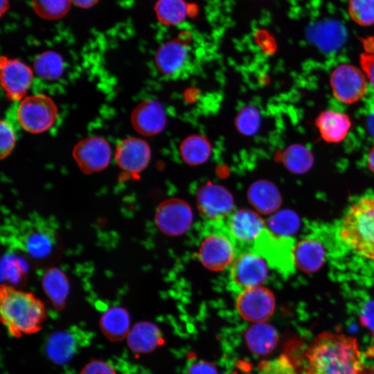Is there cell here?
Here are the masks:
<instances>
[{
  "mask_svg": "<svg viewBox=\"0 0 374 374\" xmlns=\"http://www.w3.org/2000/svg\"><path fill=\"white\" fill-rule=\"evenodd\" d=\"M305 357V374H361L364 359L355 338L324 332L314 337Z\"/></svg>",
  "mask_w": 374,
  "mask_h": 374,
  "instance_id": "1",
  "label": "cell"
},
{
  "mask_svg": "<svg viewBox=\"0 0 374 374\" xmlns=\"http://www.w3.org/2000/svg\"><path fill=\"white\" fill-rule=\"evenodd\" d=\"M0 313L2 323L16 338L40 330L46 317L45 305L40 299L33 293L8 285H1Z\"/></svg>",
  "mask_w": 374,
  "mask_h": 374,
  "instance_id": "2",
  "label": "cell"
},
{
  "mask_svg": "<svg viewBox=\"0 0 374 374\" xmlns=\"http://www.w3.org/2000/svg\"><path fill=\"white\" fill-rule=\"evenodd\" d=\"M338 235L355 255L374 261V195L350 205L339 222Z\"/></svg>",
  "mask_w": 374,
  "mask_h": 374,
  "instance_id": "3",
  "label": "cell"
},
{
  "mask_svg": "<svg viewBox=\"0 0 374 374\" xmlns=\"http://www.w3.org/2000/svg\"><path fill=\"white\" fill-rule=\"evenodd\" d=\"M224 220L208 221L198 247L201 263L211 271H220L229 268L238 253Z\"/></svg>",
  "mask_w": 374,
  "mask_h": 374,
  "instance_id": "4",
  "label": "cell"
},
{
  "mask_svg": "<svg viewBox=\"0 0 374 374\" xmlns=\"http://www.w3.org/2000/svg\"><path fill=\"white\" fill-rule=\"evenodd\" d=\"M57 117L54 101L44 94L24 97L17 107V118L19 125L26 132L39 134L47 131Z\"/></svg>",
  "mask_w": 374,
  "mask_h": 374,
  "instance_id": "5",
  "label": "cell"
},
{
  "mask_svg": "<svg viewBox=\"0 0 374 374\" xmlns=\"http://www.w3.org/2000/svg\"><path fill=\"white\" fill-rule=\"evenodd\" d=\"M294 244L290 237L278 235L266 227L251 250L262 257L269 267L283 274H290L295 267Z\"/></svg>",
  "mask_w": 374,
  "mask_h": 374,
  "instance_id": "6",
  "label": "cell"
},
{
  "mask_svg": "<svg viewBox=\"0 0 374 374\" xmlns=\"http://www.w3.org/2000/svg\"><path fill=\"white\" fill-rule=\"evenodd\" d=\"M265 260L253 250L242 251L229 267V285L238 294L248 288L261 285L268 275Z\"/></svg>",
  "mask_w": 374,
  "mask_h": 374,
  "instance_id": "7",
  "label": "cell"
},
{
  "mask_svg": "<svg viewBox=\"0 0 374 374\" xmlns=\"http://www.w3.org/2000/svg\"><path fill=\"white\" fill-rule=\"evenodd\" d=\"M224 223L238 253L251 250L256 240L267 227L258 212L247 208L234 211Z\"/></svg>",
  "mask_w": 374,
  "mask_h": 374,
  "instance_id": "8",
  "label": "cell"
},
{
  "mask_svg": "<svg viewBox=\"0 0 374 374\" xmlns=\"http://www.w3.org/2000/svg\"><path fill=\"white\" fill-rule=\"evenodd\" d=\"M330 82L334 96L343 103H356L368 93L365 73L352 64H344L336 67L331 73Z\"/></svg>",
  "mask_w": 374,
  "mask_h": 374,
  "instance_id": "9",
  "label": "cell"
},
{
  "mask_svg": "<svg viewBox=\"0 0 374 374\" xmlns=\"http://www.w3.org/2000/svg\"><path fill=\"white\" fill-rule=\"evenodd\" d=\"M235 308L244 320L255 323L267 322L276 308V299L268 288L259 285L239 292Z\"/></svg>",
  "mask_w": 374,
  "mask_h": 374,
  "instance_id": "10",
  "label": "cell"
},
{
  "mask_svg": "<svg viewBox=\"0 0 374 374\" xmlns=\"http://www.w3.org/2000/svg\"><path fill=\"white\" fill-rule=\"evenodd\" d=\"M151 157L149 145L137 137H128L117 145L114 158L122 170V180L138 179L147 168Z\"/></svg>",
  "mask_w": 374,
  "mask_h": 374,
  "instance_id": "11",
  "label": "cell"
},
{
  "mask_svg": "<svg viewBox=\"0 0 374 374\" xmlns=\"http://www.w3.org/2000/svg\"><path fill=\"white\" fill-rule=\"evenodd\" d=\"M196 200L199 212L211 222L224 220L235 211L233 195L220 184L208 182L202 185Z\"/></svg>",
  "mask_w": 374,
  "mask_h": 374,
  "instance_id": "12",
  "label": "cell"
},
{
  "mask_svg": "<svg viewBox=\"0 0 374 374\" xmlns=\"http://www.w3.org/2000/svg\"><path fill=\"white\" fill-rule=\"evenodd\" d=\"M193 218L190 206L179 198H170L160 203L154 216L157 228L170 236L184 233L191 225Z\"/></svg>",
  "mask_w": 374,
  "mask_h": 374,
  "instance_id": "13",
  "label": "cell"
},
{
  "mask_svg": "<svg viewBox=\"0 0 374 374\" xmlns=\"http://www.w3.org/2000/svg\"><path fill=\"white\" fill-rule=\"evenodd\" d=\"M72 154L80 170L85 174H91L107 167L112 150L105 139L90 136L80 141L73 148Z\"/></svg>",
  "mask_w": 374,
  "mask_h": 374,
  "instance_id": "14",
  "label": "cell"
},
{
  "mask_svg": "<svg viewBox=\"0 0 374 374\" xmlns=\"http://www.w3.org/2000/svg\"><path fill=\"white\" fill-rule=\"evenodd\" d=\"M0 78L6 97L10 100H21L33 82V71L17 59L1 56Z\"/></svg>",
  "mask_w": 374,
  "mask_h": 374,
  "instance_id": "15",
  "label": "cell"
},
{
  "mask_svg": "<svg viewBox=\"0 0 374 374\" xmlns=\"http://www.w3.org/2000/svg\"><path fill=\"white\" fill-rule=\"evenodd\" d=\"M154 60L157 69L162 75L171 78H178L188 68L189 48L181 41H168L158 48Z\"/></svg>",
  "mask_w": 374,
  "mask_h": 374,
  "instance_id": "16",
  "label": "cell"
},
{
  "mask_svg": "<svg viewBox=\"0 0 374 374\" xmlns=\"http://www.w3.org/2000/svg\"><path fill=\"white\" fill-rule=\"evenodd\" d=\"M131 123L140 134L151 136L163 130L166 124V114L163 105L154 100H145L132 111Z\"/></svg>",
  "mask_w": 374,
  "mask_h": 374,
  "instance_id": "17",
  "label": "cell"
},
{
  "mask_svg": "<svg viewBox=\"0 0 374 374\" xmlns=\"http://www.w3.org/2000/svg\"><path fill=\"white\" fill-rule=\"evenodd\" d=\"M325 258L324 247L317 239L306 238L294 244V266L305 274H313L319 271L323 266Z\"/></svg>",
  "mask_w": 374,
  "mask_h": 374,
  "instance_id": "18",
  "label": "cell"
},
{
  "mask_svg": "<svg viewBox=\"0 0 374 374\" xmlns=\"http://www.w3.org/2000/svg\"><path fill=\"white\" fill-rule=\"evenodd\" d=\"M249 203L260 214L271 215L282 204L281 195L271 181L260 179L252 183L247 190Z\"/></svg>",
  "mask_w": 374,
  "mask_h": 374,
  "instance_id": "19",
  "label": "cell"
},
{
  "mask_svg": "<svg viewBox=\"0 0 374 374\" xmlns=\"http://www.w3.org/2000/svg\"><path fill=\"white\" fill-rule=\"evenodd\" d=\"M244 341L249 350L259 356L270 354L277 346L279 335L276 329L267 322L255 323L245 331Z\"/></svg>",
  "mask_w": 374,
  "mask_h": 374,
  "instance_id": "20",
  "label": "cell"
},
{
  "mask_svg": "<svg viewBox=\"0 0 374 374\" xmlns=\"http://www.w3.org/2000/svg\"><path fill=\"white\" fill-rule=\"evenodd\" d=\"M127 343L133 352L147 353L161 346L163 343V338L157 326L151 322L141 321L130 329Z\"/></svg>",
  "mask_w": 374,
  "mask_h": 374,
  "instance_id": "21",
  "label": "cell"
},
{
  "mask_svg": "<svg viewBox=\"0 0 374 374\" xmlns=\"http://www.w3.org/2000/svg\"><path fill=\"white\" fill-rule=\"evenodd\" d=\"M316 125L324 141L329 143H339L347 136L351 123L346 114L327 110L317 117Z\"/></svg>",
  "mask_w": 374,
  "mask_h": 374,
  "instance_id": "22",
  "label": "cell"
},
{
  "mask_svg": "<svg viewBox=\"0 0 374 374\" xmlns=\"http://www.w3.org/2000/svg\"><path fill=\"white\" fill-rule=\"evenodd\" d=\"M56 238L54 233L43 228L28 231L22 239L24 249L33 258L46 260L55 252Z\"/></svg>",
  "mask_w": 374,
  "mask_h": 374,
  "instance_id": "23",
  "label": "cell"
},
{
  "mask_svg": "<svg viewBox=\"0 0 374 374\" xmlns=\"http://www.w3.org/2000/svg\"><path fill=\"white\" fill-rule=\"evenodd\" d=\"M100 328L109 340L121 341L127 337L130 330V314L123 308H109L100 319Z\"/></svg>",
  "mask_w": 374,
  "mask_h": 374,
  "instance_id": "24",
  "label": "cell"
},
{
  "mask_svg": "<svg viewBox=\"0 0 374 374\" xmlns=\"http://www.w3.org/2000/svg\"><path fill=\"white\" fill-rule=\"evenodd\" d=\"M78 338L69 331H59L52 334L45 344V353L54 363L69 362L78 350Z\"/></svg>",
  "mask_w": 374,
  "mask_h": 374,
  "instance_id": "25",
  "label": "cell"
},
{
  "mask_svg": "<svg viewBox=\"0 0 374 374\" xmlns=\"http://www.w3.org/2000/svg\"><path fill=\"white\" fill-rule=\"evenodd\" d=\"M42 285L55 308L62 310L69 292V283L66 274L59 268L51 267L44 274Z\"/></svg>",
  "mask_w": 374,
  "mask_h": 374,
  "instance_id": "26",
  "label": "cell"
},
{
  "mask_svg": "<svg viewBox=\"0 0 374 374\" xmlns=\"http://www.w3.org/2000/svg\"><path fill=\"white\" fill-rule=\"evenodd\" d=\"M155 12L158 19L165 25L179 24L196 8L184 0H158L155 5Z\"/></svg>",
  "mask_w": 374,
  "mask_h": 374,
  "instance_id": "27",
  "label": "cell"
},
{
  "mask_svg": "<svg viewBox=\"0 0 374 374\" xmlns=\"http://www.w3.org/2000/svg\"><path fill=\"white\" fill-rule=\"evenodd\" d=\"M180 155L188 165L196 166L204 163L210 157L211 146L208 140L199 134L186 137L181 143Z\"/></svg>",
  "mask_w": 374,
  "mask_h": 374,
  "instance_id": "28",
  "label": "cell"
},
{
  "mask_svg": "<svg viewBox=\"0 0 374 374\" xmlns=\"http://www.w3.org/2000/svg\"><path fill=\"white\" fill-rule=\"evenodd\" d=\"M280 159L288 170L298 175L307 172L314 163V158L310 151L299 144L287 147L283 152Z\"/></svg>",
  "mask_w": 374,
  "mask_h": 374,
  "instance_id": "29",
  "label": "cell"
},
{
  "mask_svg": "<svg viewBox=\"0 0 374 374\" xmlns=\"http://www.w3.org/2000/svg\"><path fill=\"white\" fill-rule=\"evenodd\" d=\"M35 73L46 80H55L63 73L64 62L61 55L48 51L39 54L34 60Z\"/></svg>",
  "mask_w": 374,
  "mask_h": 374,
  "instance_id": "30",
  "label": "cell"
},
{
  "mask_svg": "<svg viewBox=\"0 0 374 374\" xmlns=\"http://www.w3.org/2000/svg\"><path fill=\"white\" fill-rule=\"evenodd\" d=\"M300 226L299 216L290 210L277 211L267 221V229L272 233L285 237L294 234Z\"/></svg>",
  "mask_w": 374,
  "mask_h": 374,
  "instance_id": "31",
  "label": "cell"
},
{
  "mask_svg": "<svg viewBox=\"0 0 374 374\" xmlns=\"http://www.w3.org/2000/svg\"><path fill=\"white\" fill-rule=\"evenodd\" d=\"M71 0H33L32 6L40 17L55 20L64 17L71 8Z\"/></svg>",
  "mask_w": 374,
  "mask_h": 374,
  "instance_id": "32",
  "label": "cell"
},
{
  "mask_svg": "<svg viewBox=\"0 0 374 374\" xmlns=\"http://www.w3.org/2000/svg\"><path fill=\"white\" fill-rule=\"evenodd\" d=\"M261 122L260 114L257 108L249 105L238 113L235 124L238 130L244 136H252L259 130Z\"/></svg>",
  "mask_w": 374,
  "mask_h": 374,
  "instance_id": "33",
  "label": "cell"
},
{
  "mask_svg": "<svg viewBox=\"0 0 374 374\" xmlns=\"http://www.w3.org/2000/svg\"><path fill=\"white\" fill-rule=\"evenodd\" d=\"M348 13L359 26L374 24V0H349Z\"/></svg>",
  "mask_w": 374,
  "mask_h": 374,
  "instance_id": "34",
  "label": "cell"
},
{
  "mask_svg": "<svg viewBox=\"0 0 374 374\" xmlns=\"http://www.w3.org/2000/svg\"><path fill=\"white\" fill-rule=\"evenodd\" d=\"M314 35L312 37L317 44L326 50H332L338 47L342 43L344 38L342 30L332 24L321 26L314 32Z\"/></svg>",
  "mask_w": 374,
  "mask_h": 374,
  "instance_id": "35",
  "label": "cell"
},
{
  "mask_svg": "<svg viewBox=\"0 0 374 374\" xmlns=\"http://www.w3.org/2000/svg\"><path fill=\"white\" fill-rule=\"evenodd\" d=\"M257 368L258 374H296L294 363L285 355L262 360Z\"/></svg>",
  "mask_w": 374,
  "mask_h": 374,
  "instance_id": "36",
  "label": "cell"
},
{
  "mask_svg": "<svg viewBox=\"0 0 374 374\" xmlns=\"http://www.w3.org/2000/svg\"><path fill=\"white\" fill-rule=\"evenodd\" d=\"M1 144L0 158H6L15 146L16 135L12 125L6 121L0 123Z\"/></svg>",
  "mask_w": 374,
  "mask_h": 374,
  "instance_id": "37",
  "label": "cell"
},
{
  "mask_svg": "<svg viewBox=\"0 0 374 374\" xmlns=\"http://www.w3.org/2000/svg\"><path fill=\"white\" fill-rule=\"evenodd\" d=\"M363 115L368 134L374 139V92L369 93L365 98Z\"/></svg>",
  "mask_w": 374,
  "mask_h": 374,
  "instance_id": "38",
  "label": "cell"
},
{
  "mask_svg": "<svg viewBox=\"0 0 374 374\" xmlns=\"http://www.w3.org/2000/svg\"><path fill=\"white\" fill-rule=\"evenodd\" d=\"M80 374H116V372L107 362L101 360H93L84 366Z\"/></svg>",
  "mask_w": 374,
  "mask_h": 374,
  "instance_id": "39",
  "label": "cell"
},
{
  "mask_svg": "<svg viewBox=\"0 0 374 374\" xmlns=\"http://www.w3.org/2000/svg\"><path fill=\"white\" fill-rule=\"evenodd\" d=\"M360 65L374 92V54L363 53L360 55Z\"/></svg>",
  "mask_w": 374,
  "mask_h": 374,
  "instance_id": "40",
  "label": "cell"
},
{
  "mask_svg": "<svg viewBox=\"0 0 374 374\" xmlns=\"http://www.w3.org/2000/svg\"><path fill=\"white\" fill-rule=\"evenodd\" d=\"M360 321L368 328L374 338V300L366 302L360 313Z\"/></svg>",
  "mask_w": 374,
  "mask_h": 374,
  "instance_id": "41",
  "label": "cell"
},
{
  "mask_svg": "<svg viewBox=\"0 0 374 374\" xmlns=\"http://www.w3.org/2000/svg\"><path fill=\"white\" fill-rule=\"evenodd\" d=\"M188 374H218L216 366L208 362L199 360L193 362L188 368Z\"/></svg>",
  "mask_w": 374,
  "mask_h": 374,
  "instance_id": "42",
  "label": "cell"
},
{
  "mask_svg": "<svg viewBox=\"0 0 374 374\" xmlns=\"http://www.w3.org/2000/svg\"><path fill=\"white\" fill-rule=\"evenodd\" d=\"M77 6L82 8H89L94 6L99 0H71Z\"/></svg>",
  "mask_w": 374,
  "mask_h": 374,
  "instance_id": "43",
  "label": "cell"
},
{
  "mask_svg": "<svg viewBox=\"0 0 374 374\" xmlns=\"http://www.w3.org/2000/svg\"><path fill=\"white\" fill-rule=\"evenodd\" d=\"M367 165L370 170L374 173V146H373L368 154Z\"/></svg>",
  "mask_w": 374,
  "mask_h": 374,
  "instance_id": "44",
  "label": "cell"
},
{
  "mask_svg": "<svg viewBox=\"0 0 374 374\" xmlns=\"http://www.w3.org/2000/svg\"><path fill=\"white\" fill-rule=\"evenodd\" d=\"M9 8L8 0H1V15L2 16Z\"/></svg>",
  "mask_w": 374,
  "mask_h": 374,
  "instance_id": "45",
  "label": "cell"
},
{
  "mask_svg": "<svg viewBox=\"0 0 374 374\" xmlns=\"http://www.w3.org/2000/svg\"><path fill=\"white\" fill-rule=\"evenodd\" d=\"M361 374H374V368L365 366Z\"/></svg>",
  "mask_w": 374,
  "mask_h": 374,
  "instance_id": "46",
  "label": "cell"
}]
</instances>
